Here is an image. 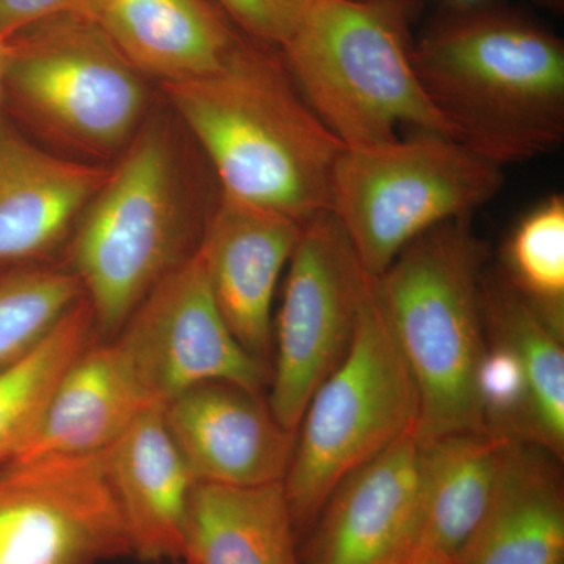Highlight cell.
<instances>
[{"mask_svg": "<svg viewBox=\"0 0 564 564\" xmlns=\"http://www.w3.org/2000/svg\"><path fill=\"white\" fill-rule=\"evenodd\" d=\"M466 2H470V0H466Z\"/></svg>", "mask_w": 564, "mask_h": 564, "instance_id": "cell-31", "label": "cell"}, {"mask_svg": "<svg viewBox=\"0 0 564 564\" xmlns=\"http://www.w3.org/2000/svg\"><path fill=\"white\" fill-rule=\"evenodd\" d=\"M163 421L198 484H282L295 445L262 392L206 381L162 406Z\"/></svg>", "mask_w": 564, "mask_h": 564, "instance_id": "cell-12", "label": "cell"}, {"mask_svg": "<svg viewBox=\"0 0 564 564\" xmlns=\"http://www.w3.org/2000/svg\"><path fill=\"white\" fill-rule=\"evenodd\" d=\"M107 473L132 555L143 562H181L188 508L198 481L163 421L147 408L106 451Z\"/></svg>", "mask_w": 564, "mask_h": 564, "instance_id": "cell-16", "label": "cell"}, {"mask_svg": "<svg viewBox=\"0 0 564 564\" xmlns=\"http://www.w3.org/2000/svg\"><path fill=\"white\" fill-rule=\"evenodd\" d=\"M96 337L84 296L35 348L0 372V464L31 437L58 381Z\"/></svg>", "mask_w": 564, "mask_h": 564, "instance_id": "cell-23", "label": "cell"}, {"mask_svg": "<svg viewBox=\"0 0 564 564\" xmlns=\"http://www.w3.org/2000/svg\"><path fill=\"white\" fill-rule=\"evenodd\" d=\"M250 39L284 46L317 0H214Z\"/></svg>", "mask_w": 564, "mask_h": 564, "instance_id": "cell-27", "label": "cell"}, {"mask_svg": "<svg viewBox=\"0 0 564 564\" xmlns=\"http://www.w3.org/2000/svg\"><path fill=\"white\" fill-rule=\"evenodd\" d=\"M110 339L151 406H163L206 381H229L256 392L269 388L272 369L229 329L196 250L158 282Z\"/></svg>", "mask_w": 564, "mask_h": 564, "instance_id": "cell-11", "label": "cell"}, {"mask_svg": "<svg viewBox=\"0 0 564 564\" xmlns=\"http://www.w3.org/2000/svg\"><path fill=\"white\" fill-rule=\"evenodd\" d=\"M87 17L163 85L217 73L243 41L209 0H91Z\"/></svg>", "mask_w": 564, "mask_h": 564, "instance_id": "cell-17", "label": "cell"}, {"mask_svg": "<svg viewBox=\"0 0 564 564\" xmlns=\"http://www.w3.org/2000/svg\"><path fill=\"white\" fill-rule=\"evenodd\" d=\"M147 408L120 347L96 337L63 375L39 425L9 462L102 454Z\"/></svg>", "mask_w": 564, "mask_h": 564, "instance_id": "cell-18", "label": "cell"}, {"mask_svg": "<svg viewBox=\"0 0 564 564\" xmlns=\"http://www.w3.org/2000/svg\"><path fill=\"white\" fill-rule=\"evenodd\" d=\"M486 256L473 215H464L422 234L375 280L417 389L414 433L421 443L452 433H488L477 397L488 345Z\"/></svg>", "mask_w": 564, "mask_h": 564, "instance_id": "cell-3", "label": "cell"}, {"mask_svg": "<svg viewBox=\"0 0 564 564\" xmlns=\"http://www.w3.org/2000/svg\"><path fill=\"white\" fill-rule=\"evenodd\" d=\"M370 276L333 212L303 226L273 328L269 402L296 433L323 381L350 350Z\"/></svg>", "mask_w": 564, "mask_h": 564, "instance_id": "cell-9", "label": "cell"}, {"mask_svg": "<svg viewBox=\"0 0 564 564\" xmlns=\"http://www.w3.org/2000/svg\"><path fill=\"white\" fill-rule=\"evenodd\" d=\"M6 43L3 98L22 117L88 152L131 140L147 106L143 79L91 18L57 14Z\"/></svg>", "mask_w": 564, "mask_h": 564, "instance_id": "cell-8", "label": "cell"}, {"mask_svg": "<svg viewBox=\"0 0 564 564\" xmlns=\"http://www.w3.org/2000/svg\"><path fill=\"white\" fill-rule=\"evenodd\" d=\"M415 73L452 139L497 165L556 150L564 140V46L502 10L464 9L411 47Z\"/></svg>", "mask_w": 564, "mask_h": 564, "instance_id": "cell-2", "label": "cell"}, {"mask_svg": "<svg viewBox=\"0 0 564 564\" xmlns=\"http://www.w3.org/2000/svg\"><path fill=\"white\" fill-rule=\"evenodd\" d=\"M486 333L502 340L521 364L527 383L524 443L563 462L564 350L558 336L502 274L484 278Z\"/></svg>", "mask_w": 564, "mask_h": 564, "instance_id": "cell-22", "label": "cell"}, {"mask_svg": "<svg viewBox=\"0 0 564 564\" xmlns=\"http://www.w3.org/2000/svg\"><path fill=\"white\" fill-rule=\"evenodd\" d=\"M500 274L558 336L564 329V199L554 195L522 217Z\"/></svg>", "mask_w": 564, "mask_h": 564, "instance_id": "cell-25", "label": "cell"}, {"mask_svg": "<svg viewBox=\"0 0 564 564\" xmlns=\"http://www.w3.org/2000/svg\"><path fill=\"white\" fill-rule=\"evenodd\" d=\"M172 148L158 128L140 132L69 237L68 265L101 339L120 332L185 252Z\"/></svg>", "mask_w": 564, "mask_h": 564, "instance_id": "cell-6", "label": "cell"}, {"mask_svg": "<svg viewBox=\"0 0 564 564\" xmlns=\"http://www.w3.org/2000/svg\"><path fill=\"white\" fill-rule=\"evenodd\" d=\"M7 43L0 36V102L3 99V70H6Z\"/></svg>", "mask_w": 564, "mask_h": 564, "instance_id": "cell-30", "label": "cell"}, {"mask_svg": "<svg viewBox=\"0 0 564 564\" xmlns=\"http://www.w3.org/2000/svg\"><path fill=\"white\" fill-rule=\"evenodd\" d=\"M318 120L348 150L414 132L452 137L415 73L403 0H317L281 47Z\"/></svg>", "mask_w": 564, "mask_h": 564, "instance_id": "cell-4", "label": "cell"}, {"mask_svg": "<svg viewBox=\"0 0 564 564\" xmlns=\"http://www.w3.org/2000/svg\"><path fill=\"white\" fill-rule=\"evenodd\" d=\"M511 441L466 432L421 443L417 499L403 549L456 562L491 507Z\"/></svg>", "mask_w": 564, "mask_h": 564, "instance_id": "cell-20", "label": "cell"}, {"mask_svg": "<svg viewBox=\"0 0 564 564\" xmlns=\"http://www.w3.org/2000/svg\"><path fill=\"white\" fill-rule=\"evenodd\" d=\"M132 555L106 452L0 464V564H101Z\"/></svg>", "mask_w": 564, "mask_h": 564, "instance_id": "cell-10", "label": "cell"}, {"mask_svg": "<svg viewBox=\"0 0 564 564\" xmlns=\"http://www.w3.org/2000/svg\"><path fill=\"white\" fill-rule=\"evenodd\" d=\"M560 464L540 445L511 441L491 507L456 564H563Z\"/></svg>", "mask_w": 564, "mask_h": 564, "instance_id": "cell-19", "label": "cell"}, {"mask_svg": "<svg viewBox=\"0 0 564 564\" xmlns=\"http://www.w3.org/2000/svg\"><path fill=\"white\" fill-rule=\"evenodd\" d=\"M303 226L220 192L196 251L212 295L245 350L272 369V306Z\"/></svg>", "mask_w": 564, "mask_h": 564, "instance_id": "cell-13", "label": "cell"}, {"mask_svg": "<svg viewBox=\"0 0 564 564\" xmlns=\"http://www.w3.org/2000/svg\"><path fill=\"white\" fill-rule=\"evenodd\" d=\"M220 192L304 226L332 212L345 147L304 101L284 65L240 43L217 73L163 85Z\"/></svg>", "mask_w": 564, "mask_h": 564, "instance_id": "cell-1", "label": "cell"}, {"mask_svg": "<svg viewBox=\"0 0 564 564\" xmlns=\"http://www.w3.org/2000/svg\"><path fill=\"white\" fill-rule=\"evenodd\" d=\"M502 185V166L452 137L421 131L381 147L345 148L334 169L332 212L364 272L377 280L417 237L473 215Z\"/></svg>", "mask_w": 564, "mask_h": 564, "instance_id": "cell-7", "label": "cell"}, {"mask_svg": "<svg viewBox=\"0 0 564 564\" xmlns=\"http://www.w3.org/2000/svg\"><path fill=\"white\" fill-rule=\"evenodd\" d=\"M82 299L79 281L66 267L0 263V372L35 348Z\"/></svg>", "mask_w": 564, "mask_h": 564, "instance_id": "cell-24", "label": "cell"}, {"mask_svg": "<svg viewBox=\"0 0 564 564\" xmlns=\"http://www.w3.org/2000/svg\"><path fill=\"white\" fill-rule=\"evenodd\" d=\"M91 0H0V36L10 40L36 22L63 13L87 17Z\"/></svg>", "mask_w": 564, "mask_h": 564, "instance_id": "cell-28", "label": "cell"}, {"mask_svg": "<svg viewBox=\"0 0 564 564\" xmlns=\"http://www.w3.org/2000/svg\"><path fill=\"white\" fill-rule=\"evenodd\" d=\"M421 441L404 434L344 478L304 534L302 564H384L402 551L417 499Z\"/></svg>", "mask_w": 564, "mask_h": 564, "instance_id": "cell-14", "label": "cell"}, {"mask_svg": "<svg viewBox=\"0 0 564 564\" xmlns=\"http://www.w3.org/2000/svg\"><path fill=\"white\" fill-rule=\"evenodd\" d=\"M109 172L41 150L0 115V263L51 262Z\"/></svg>", "mask_w": 564, "mask_h": 564, "instance_id": "cell-15", "label": "cell"}, {"mask_svg": "<svg viewBox=\"0 0 564 564\" xmlns=\"http://www.w3.org/2000/svg\"><path fill=\"white\" fill-rule=\"evenodd\" d=\"M477 373V397L486 432L524 441L527 383L521 364L502 340L489 336Z\"/></svg>", "mask_w": 564, "mask_h": 564, "instance_id": "cell-26", "label": "cell"}, {"mask_svg": "<svg viewBox=\"0 0 564 564\" xmlns=\"http://www.w3.org/2000/svg\"><path fill=\"white\" fill-rule=\"evenodd\" d=\"M417 389L370 278L350 350L315 391L282 480L296 534L352 470L414 432Z\"/></svg>", "mask_w": 564, "mask_h": 564, "instance_id": "cell-5", "label": "cell"}, {"mask_svg": "<svg viewBox=\"0 0 564 564\" xmlns=\"http://www.w3.org/2000/svg\"><path fill=\"white\" fill-rule=\"evenodd\" d=\"M282 484H196L181 564H302Z\"/></svg>", "mask_w": 564, "mask_h": 564, "instance_id": "cell-21", "label": "cell"}, {"mask_svg": "<svg viewBox=\"0 0 564 564\" xmlns=\"http://www.w3.org/2000/svg\"><path fill=\"white\" fill-rule=\"evenodd\" d=\"M384 564H456L448 556L421 551V549H403Z\"/></svg>", "mask_w": 564, "mask_h": 564, "instance_id": "cell-29", "label": "cell"}]
</instances>
